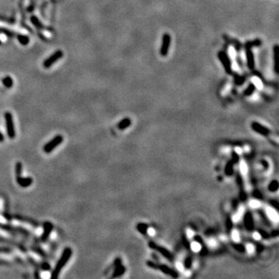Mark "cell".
<instances>
[{
    "mask_svg": "<svg viewBox=\"0 0 279 279\" xmlns=\"http://www.w3.org/2000/svg\"><path fill=\"white\" fill-rule=\"evenodd\" d=\"M72 255V250L70 247H65V250L63 251L62 254H61V258H59L58 261V263L54 267V270L52 271L50 278H58L61 273V270L64 268V267L66 265L68 261L70 260L71 257Z\"/></svg>",
    "mask_w": 279,
    "mask_h": 279,
    "instance_id": "cell-1",
    "label": "cell"
},
{
    "mask_svg": "<svg viewBox=\"0 0 279 279\" xmlns=\"http://www.w3.org/2000/svg\"><path fill=\"white\" fill-rule=\"evenodd\" d=\"M4 117L5 121H6V126L7 135H8L9 139L13 140L15 138L16 136L15 126H14L13 115L11 114V113H9V112H6L4 114Z\"/></svg>",
    "mask_w": 279,
    "mask_h": 279,
    "instance_id": "cell-2",
    "label": "cell"
},
{
    "mask_svg": "<svg viewBox=\"0 0 279 279\" xmlns=\"http://www.w3.org/2000/svg\"><path fill=\"white\" fill-rule=\"evenodd\" d=\"M219 61H220L221 64L224 67L225 72L228 74V75H232L233 74V70H232V63L230 61V58L228 56V54L223 50H220L218 52L217 54Z\"/></svg>",
    "mask_w": 279,
    "mask_h": 279,
    "instance_id": "cell-3",
    "label": "cell"
},
{
    "mask_svg": "<svg viewBox=\"0 0 279 279\" xmlns=\"http://www.w3.org/2000/svg\"><path fill=\"white\" fill-rule=\"evenodd\" d=\"M63 141H64L63 136H61V135H57V136H55L54 138L52 139L51 141L48 142V143L43 146V151L47 153V154H49V153L53 151L56 147H58L59 145L62 143Z\"/></svg>",
    "mask_w": 279,
    "mask_h": 279,
    "instance_id": "cell-4",
    "label": "cell"
},
{
    "mask_svg": "<svg viewBox=\"0 0 279 279\" xmlns=\"http://www.w3.org/2000/svg\"><path fill=\"white\" fill-rule=\"evenodd\" d=\"M171 37L169 33H165L162 37V43L160 46V54L162 57H166L169 52V49L171 47Z\"/></svg>",
    "mask_w": 279,
    "mask_h": 279,
    "instance_id": "cell-5",
    "label": "cell"
},
{
    "mask_svg": "<svg viewBox=\"0 0 279 279\" xmlns=\"http://www.w3.org/2000/svg\"><path fill=\"white\" fill-rule=\"evenodd\" d=\"M63 54H63V51L61 50H57L56 52H54V54L50 55L48 58H47L45 61H44V62H43V67H45V68H48V67H51L54 63L62 58Z\"/></svg>",
    "mask_w": 279,
    "mask_h": 279,
    "instance_id": "cell-6",
    "label": "cell"
},
{
    "mask_svg": "<svg viewBox=\"0 0 279 279\" xmlns=\"http://www.w3.org/2000/svg\"><path fill=\"white\" fill-rule=\"evenodd\" d=\"M245 54H246V59H247V65L249 69L253 70L255 67V61H254V55L251 50V48H245Z\"/></svg>",
    "mask_w": 279,
    "mask_h": 279,
    "instance_id": "cell-7",
    "label": "cell"
},
{
    "mask_svg": "<svg viewBox=\"0 0 279 279\" xmlns=\"http://www.w3.org/2000/svg\"><path fill=\"white\" fill-rule=\"evenodd\" d=\"M223 39L225 40L226 42L229 44V45H231L232 47H234L235 50H236L237 52H240L241 50L243 48L242 43H240L238 40L236 39H234V38H231L230 37H228L226 35H223Z\"/></svg>",
    "mask_w": 279,
    "mask_h": 279,
    "instance_id": "cell-8",
    "label": "cell"
},
{
    "mask_svg": "<svg viewBox=\"0 0 279 279\" xmlns=\"http://www.w3.org/2000/svg\"><path fill=\"white\" fill-rule=\"evenodd\" d=\"M16 182L17 184L22 187V188H28L29 186H31L33 184V178L31 177H22L21 176H18L16 177Z\"/></svg>",
    "mask_w": 279,
    "mask_h": 279,
    "instance_id": "cell-9",
    "label": "cell"
},
{
    "mask_svg": "<svg viewBox=\"0 0 279 279\" xmlns=\"http://www.w3.org/2000/svg\"><path fill=\"white\" fill-rule=\"evenodd\" d=\"M52 229H53V225H52V223L50 222L47 221V222L43 223V232L41 236L42 241L44 242V241L48 240L49 236H50V233L52 232Z\"/></svg>",
    "mask_w": 279,
    "mask_h": 279,
    "instance_id": "cell-10",
    "label": "cell"
},
{
    "mask_svg": "<svg viewBox=\"0 0 279 279\" xmlns=\"http://www.w3.org/2000/svg\"><path fill=\"white\" fill-rule=\"evenodd\" d=\"M266 212L268 217L270 218V220H272L275 223H278L279 220V217L278 212L275 211L273 208L271 207H267L266 208Z\"/></svg>",
    "mask_w": 279,
    "mask_h": 279,
    "instance_id": "cell-11",
    "label": "cell"
},
{
    "mask_svg": "<svg viewBox=\"0 0 279 279\" xmlns=\"http://www.w3.org/2000/svg\"><path fill=\"white\" fill-rule=\"evenodd\" d=\"M262 44V40L259 38H256V39L253 40H249L247 41L244 44V48H256V47H260Z\"/></svg>",
    "mask_w": 279,
    "mask_h": 279,
    "instance_id": "cell-12",
    "label": "cell"
},
{
    "mask_svg": "<svg viewBox=\"0 0 279 279\" xmlns=\"http://www.w3.org/2000/svg\"><path fill=\"white\" fill-rule=\"evenodd\" d=\"M273 53H274V69L275 71V73L278 74V45L275 44L273 48Z\"/></svg>",
    "mask_w": 279,
    "mask_h": 279,
    "instance_id": "cell-13",
    "label": "cell"
},
{
    "mask_svg": "<svg viewBox=\"0 0 279 279\" xmlns=\"http://www.w3.org/2000/svg\"><path fill=\"white\" fill-rule=\"evenodd\" d=\"M244 206H240L239 208V209H238L237 212H236V214H234L233 216V220L234 222H238V221L240 220V219L242 218L243 215H244Z\"/></svg>",
    "mask_w": 279,
    "mask_h": 279,
    "instance_id": "cell-14",
    "label": "cell"
},
{
    "mask_svg": "<svg viewBox=\"0 0 279 279\" xmlns=\"http://www.w3.org/2000/svg\"><path fill=\"white\" fill-rule=\"evenodd\" d=\"M255 90H256L255 84H253V83L251 82L248 84V86H247V89H245L244 93V95H246V96H250V95H251L253 92H254Z\"/></svg>",
    "mask_w": 279,
    "mask_h": 279,
    "instance_id": "cell-15",
    "label": "cell"
},
{
    "mask_svg": "<svg viewBox=\"0 0 279 279\" xmlns=\"http://www.w3.org/2000/svg\"><path fill=\"white\" fill-rule=\"evenodd\" d=\"M2 83H3V84H4L6 88L9 89V88L13 86V81L9 76H6V77H5V78L2 79Z\"/></svg>",
    "mask_w": 279,
    "mask_h": 279,
    "instance_id": "cell-16",
    "label": "cell"
},
{
    "mask_svg": "<svg viewBox=\"0 0 279 279\" xmlns=\"http://www.w3.org/2000/svg\"><path fill=\"white\" fill-rule=\"evenodd\" d=\"M246 81V77L242 75H236L234 77V82L237 85H241L245 82Z\"/></svg>",
    "mask_w": 279,
    "mask_h": 279,
    "instance_id": "cell-17",
    "label": "cell"
},
{
    "mask_svg": "<svg viewBox=\"0 0 279 279\" xmlns=\"http://www.w3.org/2000/svg\"><path fill=\"white\" fill-rule=\"evenodd\" d=\"M17 39L22 45H27L29 43V41H30L28 37L25 36V35H19L17 37Z\"/></svg>",
    "mask_w": 279,
    "mask_h": 279,
    "instance_id": "cell-18",
    "label": "cell"
},
{
    "mask_svg": "<svg viewBox=\"0 0 279 279\" xmlns=\"http://www.w3.org/2000/svg\"><path fill=\"white\" fill-rule=\"evenodd\" d=\"M22 171H23V165H22V163L20 162V161H18V162L16 164V167H15L16 177L21 176Z\"/></svg>",
    "mask_w": 279,
    "mask_h": 279,
    "instance_id": "cell-19",
    "label": "cell"
},
{
    "mask_svg": "<svg viewBox=\"0 0 279 279\" xmlns=\"http://www.w3.org/2000/svg\"><path fill=\"white\" fill-rule=\"evenodd\" d=\"M240 172L245 175H247V171H248V168H247V164L245 163L244 160H241L240 163Z\"/></svg>",
    "mask_w": 279,
    "mask_h": 279,
    "instance_id": "cell-20",
    "label": "cell"
},
{
    "mask_svg": "<svg viewBox=\"0 0 279 279\" xmlns=\"http://www.w3.org/2000/svg\"><path fill=\"white\" fill-rule=\"evenodd\" d=\"M31 22H32V23L34 25L37 29H43V25L42 23L40 22V20L37 19L36 16H32L31 17Z\"/></svg>",
    "mask_w": 279,
    "mask_h": 279,
    "instance_id": "cell-21",
    "label": "cell"
},
{
    "mask_svg": "<svg viewBox=\"0 0 279 279\" xmlns=\"http://www.w3.org/2000/svg\"><path fill=\"white\" fill-rule=\"evenodd\" d=\"M191 248L194 252H199L201 251V245L198 242H192L191 244Z\"/></svg>",
    "mask_w": 279,
    "mask_h": 279,
    "instance_id": "cell-22",
    "label": "cell"
},
{
    "mask_svg": "<svg viewBox=\"0 0 279 279\" xmlns=\"http://www.w3.org/2000/svg\"><path fill=\"white\" fill-rule=\"evenodd\" d=\"M232 238H233V240H234L235 242H239V241H240V234H239L237 230L234 229V231L232 232Z\"/></svg>",
    "mask_w": 279,
    "mask_h": 279,
    "instance_id": "cell-23",
    "label": "cell"
},
{
    "mask_svg": "<svg viewBox=\"0 0 279 279\" xmlns=\"http://www.w3.org/2000/svg\"><path fill=\"white\" fill-rule=\"evenodd\" d=\"M249 205L252 208H258L261 206V202H260L259 201H258V200L253 199V200H251V201H250Z\"/></svg>",
    "mask_w": 279,
    "mask_h": 279,
    "instance_id": "cell-24",
    "label": "cell"
},
{
    "mask_svg": "<svg viewBox=\"0 0 279 279\" xmlns=\"http://www.w3.org/2000/svg\"><path fill=\"white\" fill-rule=\"evenodd\" d=\"M207 244L210 247H212V248H214V247H216L217 246V240H215V239H213V238L209 239L207 241Z\"/></svg>",
    "mask_w": 279,
    "mask_h": 279,
    "instance_id": "cell-25",
    "label": "cell"
},
{
    "mask_svg": "<svg viewBox=\"0 0 279 279\" xmlns=\"http://www.w3.org/2000/svg\"><path fill=\"white\" fill-rule=\"evenodd\" d=\"M130 124V120H129V119H124V120H123V121H122L121 123L119 124V126L120 128H124V127H126V126H128V124Z\"/></svg>",
    "mask_w": 279,
    "mask_h": 279,
    "instance_id": "cell-26",
    "label": "cell"
},
{
    "mask_svg": "<svg viewBox=\"0 0 279 279\" xmlns=\"http://www.w3.org/2000/svg\"><path fill=\"white\" fill-rule=\"evenodd\" d=\"M247 251L249 253H253V251H254V246L253 244H249L247 245Z\"/></svg>",
    "mask_w": 279,
    "mask_h": 279,
    "instance_id": "cell-27",
    "label": "cell"
},
{
    "mask_svg": "<svg viewBox=\"0 0 279 279\" xmlns=\"http://www.w3.org/2000/svg\"><path fill=\"white\" fill-rule=\"evenodd\" d=\"M176 268H177V270H180V271H184V266H183V264H182V263H180V262L176 263Z\"/></svg>",
    "mask_w": 279,
    "mask_h": 279,
    "instance_id": "cell-28",
    "label": "cell"
},
{
    "mask_svg": "<svg viewBox=\"0 0 279 279\" xmlns=\"http://www.w3.org/2000/svg\"><path fill=\"white\" fill-rule=\"evenodd\" d=\"M147 234H149L150 236H154L156 234V231L155 229H154L153 228H149V229H147Z\"/></svg>",
    "mask_w": 279,
    "mask_h": 279,
    "instance_id": "cell-29",
    "label": "cell"
},
{
    "mask_svg": "<svg viewBox=\"0 0 279 279\" xmlns=\"http://www.w3.org/2000/svg\"><path fill=\"white\" fill-rule=\"evenodd\" d=\"M186 234H187V236H188L189 239L191 238H192L194 236V232L192 230H191V229H188L187 232H186Z\"/></svg>",
    "mask_w": 279,
    "mask_h": 279,
    "instance_id": "cell-30",
    "label": "cell"
},
{
    "mask_svg": "<svg viewBox=\"0 0 279 279\" xmlns=\"http://www.w3.org/2000/svg\"><path fill=\"white\" fill-rule=\"evenodd\" d=\"M253 237L256 240H260L261 239V234H258V233H257V232H256V233H253Z\"/></svg>",
    "mask_w": 279,
    "mask_h": 279,
    "instance_id": "cell-31",
    "label": "cell"
},
{
    "mask_svg": "<svg viewBox=\"0 0 279 279\" xmlns=\"http://www.w3.org/2000/svg\"><path fill=\"white\" fill-rule=\"evenodd\" d=\"M223 153H225V154H228V153H229V152H230V147H224L223 150Z\"/></svg>",
    "mask_w": 279,
    "mask_h": 279,
    "instance_id": "cell-32",
    "label": "cell"
},
{
    "mask_svg": "<svg viewBox=\"0 0 279 279\" xmlns=\"http://www.w3.org/2000/svg\"><path fill=\"white\" fill-rule=\"evenodd\" d=\"M235 151H236L238 154H242V152H243V150L241 149L240 147H236V148H235Z\"/></svg>",
    "mask_w": 279,
    "mask_h": 279,
    "instance_id": "cell-33",
    "label": "cell"
},
{
    "mask_svg": "<svg viewBox=\"0 0 279 279\" xmlns=\"http://www.w3.org/2000/svg\"><path fill=\"white\" fill-rule=\"evenodd\" d=\"M5 140V136L4 135L2 134V133L0 132V142H3Z\"/></svg>",
    "mask_w": 279,
    "mask_h": 279,
    "instance_id": "cell-34",
    "label": "cell"
},
{
    "mask_svg": "<svg viewBox=\"0 0 279 279\" xmlns=\"http://www.w3.org/2000/svg\"><path fill=\"white\" fill-rule=\"evenodd\" d=\"M244 149H245V151H246L247 152V151H250V147H247V146H245Z\"/></svg>",
    "mask_w": 279,
    "mask_h": 279,
    "instance_id": "cell-35",
    "label": "cell"
},
{
    "mask_svg": "<svg viewBox=\"0 0 279 279\" xmlns=\"http://www.w3.org/2000/svg\"><path fill=\"white\" fill-rule=\"evenodd\" d=\"M220 238H221V240H226V236H221Z\"/></svg>",
    "mask_w": 279,
    "mask_h": 279,
    "instance_id": "cell-36",
    "label": "cell"
},
{
    "mask_svg": "<svg viewBox=\"0 0 279 279\" xmlns=\"http://www.w3.org/2000/svg\"><path fill=\"white\" fill-rule=\"evenodd\" d=\"M185 275L186 276H189V275H190V271H187V272H185Z\"/></svg>",
    "mask_w": 279,
    "mask_h": 279,
    "instance_id": "cell-37",
    "label": "cell"
},
{
    "mask_svg": "<svg viewBox=\"0 0 279 279\" xmlns=\"http://www.w3.org/2000/svg\"><path fill=\"white\" fill-rule=\"evenodd\" d=\"M0 44H1V40H0Z\"/></svg>",
    "mask_w": 279,
    "mask_h": 279,
    "instance_id": "cell-38",
    "label": "cell"
}]
</instances>
